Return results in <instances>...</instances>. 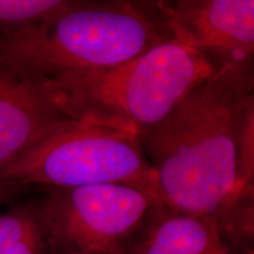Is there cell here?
Returning a JSON list of instances; mask_svg holds the SVG:
<instances>
[{"mask_svg":"<svg viewBox=\"0 0 254 254\" xmlns=\"http://www.w3.org/2000/svg\"><path fill=\"white\" fill-rule=\"evenodd\" d=\"M254 112V65L215 71L152 128L136 136L153 170L161 206L214 222L241 190L238 148Z\"/></svg>","mask_w":254,"mask_h":254,"instance_id":"obj_1","label":"cell"},{"mask_svg":"<svg viewBox=\"0 0 254 254\" xmlns=\"http://www.w3.org/2000/svg\"><path fill=\"white\" fill-rule=\"evenodd\" d=\"M172 38L163 1L73 0L45 20L0 33V67L40 82L113 67Z\"/></svg>","mask_w":254,"mask_h":254,"instance_id":"obj_2","label":"cell"},{"mask_svg":"<svg viewBox=\"0 0 254 254\" xmlns=\"http://www.w3.org/2000/svg\"><path fill=\"white\" fill-rule=\"evenodd\" d=\"M214 72L204 56L172 38L113 67L39 84L67 119L138 136Z\"/></svg>","mask_w":254,"mask_h":254,"instance_id":"obj_3","label":"cell"},{"mask_svg":"<svg viewBox=\"0 0 254 254\" xmlns=\"http://www.w3.org/2000/svg\"><path fill=\"white\" fill-rule=\"evenodd\" d=\"M0 178L20 186L49 189L125 184L160 202L154 172L136 136L71 119L31 145L0 171Z\"/></svg>","mask_w":254,"mask_h":254,"instance_id":"obj_4","label":"cell"},{"mask_svg":"<svg viewBox=\"0 0 254 254\" xmlns=\"http://www.w3.org/2000/svg\"><path fill=\"white\" fill-rule=\"evenodd\" d=\"M159 205L125 184L49 189L39 200L46 254H128Z\"/></svg>","mask_w":254,"mask_h":254,"instance_id":"obj_5","label":"cell"},{"mask_svg":"<svg viewBox=\"0 0 254 254\" xmlns=\"http://www.w3.org/2000/svg\"><path fill=\"white\" fill-rule=\"evenodd\" d=\"M163 7L173 37L215 71L254 65L253 0H174Z\"/></svg>","mask_w":254,"mask_h":254,"instance_id":"obj_6","label":"cell"},{"mask_svg":"<svg viewBox=\"0 0 254 254\" xmlns=\"http://www.w3.org/2000/svg\"><path fill=\"white\" fill-rule=\"evenodd\" d=\"M66 119L39 82L0 67V171Z\"/></svg>","mask_w":254,"mask_h":254,"instance_id":"obj_7","label":"cell"},{"mask_svg":"<svg viewBox=\"0 0 254 254\" xmlns=\"http://www.w3.org/2000/svg\"><path fill=\"white\" fill-rule=\"evenodd\" d=\"M128 254H231L212 219L159 205Z\"/></svg>","mask_w":254,"mask_h":254,"instance_id":"obj_8","label":"cell"},{"mask_svg":"<svg viewBox=\"0 0 254 254\" xmlns=\"http://www.w3.org/2000/svg\"><path fill=\"white\" fill-rule=\"evenodd\" d=\"M0 254H46L39 201L23 202L0 214Z\"/></svg>","mask_w":254,"mask_h":254,"instance_id":"obj_9","label":"cell"},{"mask_svg":"<svg viewBox=\"0 0 254 254\" xmlns=\"http://www.w3.org/2000/svg\"><path fill=\"white\" fill-rule=\"evenodd\" d=\"M214 224L231 254H254V190L238 196Z\"/></svg>","mask_w":254,"mask_h":254,"instance_id":"obj_10","label":"cell"},{"mask_svg":"<svg viewBox=\"0 0 254 254\" xmlns=\"http://www.w3.org/2000/svg\"><path fill=\"white\" fill-rule=\"evenodd\" d=\"M72 2L73 0H0V33L45 20Z\"/></svg>","mask_w":254,"mask_h":254,"instance_id":"obj_11","label":"cell"},{"mask_svg":"<svg viewBox=\"0 0 254 254\" xmlns=\"http://www.w3.org/2000/svg\"><path fill=\"white\" fill-rule=\"evenodd\" d=\"M25 189H26L25 186L17 185V184L0 178V206L17 198L20 193L24 192Z\"/></svg>","mask_w":254,"mask_h":254,"instance_id":"obj_12","label":"cell"}]
</instances>
